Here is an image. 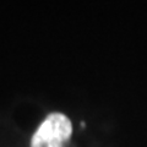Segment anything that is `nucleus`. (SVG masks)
<instances>
[{
  "label": "nucleus",
  "mask_w": 147,
  "mask_h": 147,
  "mask_svg": "<svg viewBox=\"0 0 147 147\" xmlns=\"http://www.w3.org/2000/svg\"><path fill=\"white\" fill-rule=\"evenodd\" d=\"M71 132L70 119L61 113H52L32 137L31 147H66Z\"/></svg>",
  "instance_id": "nucleus-1"
}]
</instances>
